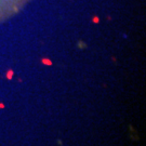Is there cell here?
Instances as JSON below:
<instances>
[{"mask_svg":"<svg viewBox=\"0 0 146 146\" xmlns=\"http://www.w3.org/2000/svg\"><path fill=\"white\" fill-rule=\"evenodd\" d=\"M29 0H0V22L15 15Z\"/></svg>","mask_w":146,"mask_h":146,"instance_id":"6da1fadb","label":"cell"}]
</instances>
